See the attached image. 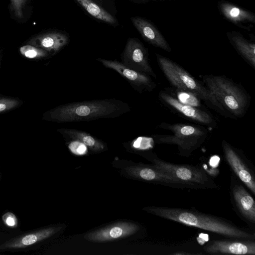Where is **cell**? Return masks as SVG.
<instances>
[{"mask_svg":"<svg viewBox=\"0 0 255 255\" xmlns=\"http://www.w3.org/2000/svg\"><path fill=\"white\" fill-rule=\"evenodd\" d=\"M145 211L184 225L200 229L230 239L254 240L255 234L241 229L230 221L195 210L166 207H147Z\"/></svg>","mask_w":255,"mask_h":255,"instance_id":"obj_1","label":"cell"},{"mask_svg":"<svg viewBox=\"0 0 255 255\" xmlns=\"http://www.w3.org/2000/svg\"><path fill=\"white\" fill-rule=\"evenodd\" d=\"M130 111L129 105L115 99L84 101L67 103L47 111L43 119L58 123L88 122L118 118Z\"/></svg>","mask_w":255,"mask_h":255,"instance_id":"obj_2","label":"cell"},{"mask_svg":"<svg viewBox=\"0 0 255 255\" xmlns=\"http://www.w3.org/2000/svg\"><path fill=\"white\" fill-rule=\"evenodd\" d=\"M161 71L176 89L192 94L203 101L209 108L227 118H233L217 101L203 82L199 81L179 65L170 59L156 54Z\"/></svg>","mask_w":255,"mask_h":255,"instance_id":"obj_3","label":"cell"},{"mask_svg":"<svg viewBox=\"0 0 255 255\" xmlns=\"http://www.w3.org/2000/svg\"><path fill=\"white\" fill-rule=\"evenodd\" d=\"M204 84L233 119L243 118L251 104V97L240 84L225 75H205Z\"/></svg>","mask_w":255,"mask_h":255,"instance_id":"obj_4","label":"cell"},{"mask_svg":"<svg viewBox=\"0 0 255 255\" xmlns=\"http://www.w3.org/2000/svg\"><path fill=\"white\" fill-rule=\"evenodd\" d=\"M159 127L172 132L171 134H155L153 136L157 143L177 145L179 154L189 156L199 148L208 136L207 129L202 126L185 124L161 123Z\"/></svg>","mask_w":255,"mask_h":255,"instance_id":"obj_5","label":"cell"},{"mask_svg":"<svg viewBox=\"0 0 255 255\" xmlns=\"http://www.w3.org/2000/svg\"><path fill=\"white\" fill-rule=\"evenodd\" d=\"M153 166L168 173L190 188H218L212 178L202 168L186 164H176L157 157L152 160Z\"/></svg>","mask_w":255,"mask_h":255,"instance_id":"obj_6","label":"cell"},{"mask_svg":"<svg viewBox=\"0 0 255 255\" xmlns=\"http://www.w3.org/2000/svg\"><path fill=\"white\" fill-rule=\"evenodd\" d=\"M160 101L171 111L194 122L211 128H215L217 122L209 113L198 107L183 104L166 90L159 92Z\"/></svg>","mask_w":255,"mask_h":255,"instance_id":"obj_7","label":"cell"},{"mask_svg":"<svg viewBox=\"0 0 255 255\" xmlns=\"http://www.w3.org/2000/svg\"><path fill=\"white\" fill-rule=\"evenodd\" d=\"M121 59L122 63L126 66L156 78L149 63L147 49L138 39L135 38L128 39L121 54Z\"/></svg>","mask_w":255,"mask_h":255,"instance_id":"obj_8","label":"cell"},{"mask_svg":"<svg viewBox=\"0 0 255 255\" xmlns=\"http://www.w3.org/2000/svg\"><path fill=\"white\" fill-rule=\"evenodd\" d=\"M225 159L235 175L254 195L255 194V174L239 150L225 140L222 142Z\"/></svg>","mask_w":255,"mask_h":255,"instance_id":"obj_9","label":"cell"},{"mask_svg":"<svg viewBox=\"0 0 255 255\" xmlns=\"http://www.w3.org/2000/svg\"><path fill=\"white\" fill-rule=\"evenodd\" d=\"M96 60L102 63L104 67L116 71L140 93L152 92L156 87V83L150 76L131 69L122 62L101 58L97 59Z\"/></svg>","mask_w":255,"mask_h":255,"instance_id":"obj_10","label":"cell"},{"mask_svg":"<svg viewBox=\"0 0 255 255\" xmlns=\"http://www.w3.org/2000/svg\"><path fill=\"white\" fill-rule=\"evenodd\" d=\"M231 200L236 210L248 223H255V201L252 195L237 180L232 179Z\"/></svg>","mask_w":255,"mask_h":255,"instance_id":"obj_11","label":"cell"},{"mask_svg":"<svg viewBox=\"0 0 255 255\" xmlns=\"http://www.w3.org/2000/svg\"><path fill=\"white\" fill-rule=\"evenodd\" d=\"M204 251L209 254L255 255L254 240L231 239L213 240L207 245Z\"/></svg>","mask_w":255,"mask_h":255,"instance_id":"obj_12","label":"cell"},{"mask_svg":"<svg viewBox=\"0 0 255 255\" xmlns=\"http://www.w3.org/2000/svg\"><path fill=\"white\" fill-rule=\"evenodd\" d=\"M126 170L129 175L139 179L171 187L190 188L188 185L177 180L171 174L153 165L134 166L127 168Z\"/></svg>","mask_w":255,"mask_h":255,"instance_id":"obj_13","label":"cell"},{"mask_svg":"<svg viewBox=\"0 0 255 255\" xmlns=\"http://www.w3.org/2000/svg\"><path fill=\"white\" fill-rule=\"evenodd\" d=\"M139 226L130 222H119L108 227L88 233L84 238L92 242H105L121 239L135 233Z\"/></svg>","mask_w":255,"mask_h":255,"instance_id":"obj_14","label":"cell"},{"mask_svg":"<svg viewBox=\"0 0 255 255\" xmlns=\"http://www.w3.org/2000/svg\"><path fill=\"white\" fill-rule=\"evenodd\" d=\"M220 12L225 18L242 28L250 30L255 23V14L229 2L222 0L218 3Z\"/></svg>","mask_w":255,"mask_h":255,"instance_id":"obj_15","label":"cell"},{"mask_svg":"<svg viewBox=\"0 0 255 255\" xmlns=\"http://www.w3.org/2000/svg\"><path fill=\"white\" fill-rule=\"evenodd\" d=\"M61 227H49L17 236L0 245V250L25 248L46 239L58 232Z\"/></svg>","mask_w":255,"mask_h":255,"instance_id":"obj_16","label":"cell"},{"mask_svg":"<svg viewBox=\"0 0 255 255\" xmlns=\"http://www.w3.org/2000/svg\"><path fill=\"white\" fill-rule=\"evenodd\" d=\"M131 21L143 38L154 47L170 52L171 48L156 27L147 20L138 16L132 17Z\"/></svg>","mask_w":255,"mask_h":255,"instance_id":"obj_17","label":"cell"},{"mask_svg":"<svg viewBox=\"0 0 255 255\" xmlns=\"http://www.w3.org/2000/svg\"><path fill=\"white\" fill-rule=\"evenodd\" d=\"M69 38L61 32L53 31L38 35L30 39L27 44L43 49L54 54L67 45Z\"/></svg>","mask_w":255,"mask_h":255,"instance_id":"obj_18","label":"cell"},{"mask_svg":"<svg viewBox=\"0 0 255 255\" xmlns=\"http://www.w3.org/2000/svg\"><path fill=\"white\" fill-rule=\"evenodd\" d=\"M231 44L239 54L254 70L255 69V44L247 40L236 31L228 33Z\"/></svg>","mask_w":255,"mask_h":255,"instance_id":"obj_19","label":"cell"},{"mask_svg":"<svg viewBox=\"0 0 255 255\" xmlns=\"http://www.w3.org/2000/svg\"><path fill=\"white\" fill-rule=\"evenodd\" d=\"M57 131L64 137L73 141H79L94 151H102L105 148V146L103 142L86 132L64 128L58 129Z\"/></svg>","mask_w":255,"mask_h":255,"instance_id":"obj_20","label":"cell"},{"mask_svg":"<svg viewBox=\"0 0 255 255\" xmlns=\"http://www.w3.org/2000/svg\"><path fill=\"white\" fill-rule=\"evenodd\" d=\"M90 15L106 23L114 24L116 19L92 0H76Z\"/></svg>","mask_w":255,"mask_h":255,"instance_id":"obj_21","label":"cell"},{"mask_svg":"<svg viewBox=\"0 0 255 255\" xmlns=\"http://www.w3.org/2000/svg\"><path fill=\"white\" fill-rule=\"evenodd\" d=\"M19 51L23 56L29 59L41 58L48 55V53L45 50L29 44L20 47Z\"/></svg>","mask_w":255,"mask_h":255,"instance_id":"obj_22","label":"cell"},{"mask_svg":"<svg viewBox=\"0 0 255 255\" xmlns=\"http://www.w3.org/2000/svg\"><path fill=\"white\" fill-rule=\"evenodd\" d=\"M175 92L176 94V95L171 94L174 96L180 102L196 107L200 106L199 100L200 99L194 95L176 89V91L175 90Z\"/></svg>","mask_w":255,"mask_h":255,"instance_id":"obj_23","label":"cell"},{"mask_svg":"<svg viewBox=\"0 0 255 255\" xmlns=\"http://www.w3.org/2000/svg\"><path fill=\"white\" fill-rule=\"evenodd\" d=\"M27 0H10V9L15 17L18 18L23 17L22 9Z\"/></svg>","mask_w":255,"mask_h":255,"instance_id":"obj_24","label":"cell"},{"mask_svg":"<svg viewBox=\"0 0 255 255\" xmlns=\"http://www.w3.org/2000/svg\"><path fill=\"white\" fill-rule=\"evenodd\" d=\"M19 104V101L15 99L0 98V113L12 109Z\"/></svg>","mask_w":255,"mask_h":255,"instance_id":"obj_25","label":"cell"},{"mask_svg":"<svg viewBox=\"0 0 255 255\" xmlns=\"http://www.w3.org/2000/svg\"><path fill=\"white\" fill-rule=\"evenodd\" d=\"M2 220L8 227L14 228L18 225V220L16 216L10 212H7L3 215Z\"/></svg>","mask_w":255,"mask_h":255,"instance_id":"obj_26","label":"cell"}]
</instances>
